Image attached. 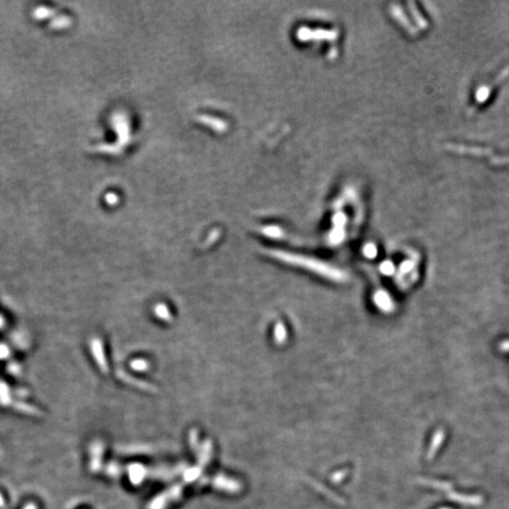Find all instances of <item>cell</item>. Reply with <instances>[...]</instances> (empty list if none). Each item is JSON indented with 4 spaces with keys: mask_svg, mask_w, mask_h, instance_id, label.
<instances>
[{
    "mask_svg": "<svg viewBox=\"0 0 509 509\" xmlns=\"http://www.w3.org/2000/svg\"><path fill=\"white\" fill-rule=\"evenodd\" d=\"M273 254H275V257L282 259V261H285L288 263H293V264H295V265H301V267L309 269V270L318 274V275L327 277V278L335 279V281H341V279H343V277H344L343 274H342L339 270H337V269L328 267V265L323 264V263L313 261V259H308V258H304V257L294 256V254H284V253H277V251H273Z\"/></svg>",
    "mask_w": 509,
    "mask_h": 509,
    "instance_id": "obj_1",
    "label": "cell"
},
{
    "mask_svg": "<svg viewBox=\"0 0 509 509\" xmlns=\"http://www.w3.org/2000/svg\"><path fill=\"white\" fill-rule=\"evenodd\" d=\"M112 125L116 129L118 135V141L116 145L110 146V145H100L98 146L97 150L100 152H110V154H117V150H120L121 148L125 146V144L129 141L130 135H129V121L126 120V118L123 115H115V117H112Z\"/></svg>",
    "mask_w": 509,
    "mask_h": 509,
    "instance_id": "obj_2",
    "label": "cell"
},
{
    "mask_svg": "<svg viewBox=\"0 0 509 509\" xmlns=\"http://www.w3.org/2000/svg\"><path fill=\"white\" fill-rule=\"evenodd\" d=\"M447 495H448V497L451 500V501L460 503V505L480 506L483 503L482 496H480V495H462V494H459V493H456V491H452V490L449 491V493H447Z\"/></svg>",
    "mask_w": 509,
    "mask_h": 509,
    "instance_id": "obj_3",
    "label": "cell"
},
{
    "mask_svg": "<svg viewBox=\"0 0 509 509\" xmlns=\"http://www.w3.org/2000/svg\"><path fill=\"white\" fill-rule=\"evenodd\" d=\"M70 24H71L70 18H67V17H64V16L57 17V18H55L52 21H51V26H52L53 28H58V30L67 27Z\"/></svg>",
    "mask_w": 509,
    "mask_h": 509,
    "instance_id": "obj_4",
    "label": "cell"
},
{
    "mask_svg": "<svg viewBox=\"0 0 509 509\" xmlns=\"http://www.w3.org/2000/svg\"><path fill=\"white\" fill-rule=\"evenodd\" d=\"M33 14H35L36 18L45 19V18H49V17L52 16L53 11L51 10V8H47V7H38V8H36L35 13Z\"/></svg>",
    "mask_w": 509,
    "mask_h": 509,
    "instance_id": "obj_5",
    "label": "cell"
},
{
    "mask_svg": "<svg viewBox=\"0 0 509 509\" xmlns=\"http://www.w3.org/2000/svg\"><path fill=\"white\" fill-rule=\"evenodd\" d=\"M117 196H116L115 194H107L106 195V202L107 204H115V203H117Z\"/></svg>",
    "mask_w": 509,
    "mask_h": 509,
    "instance_id": "obj_6",
    "label": "cell"
},
{
    "mask_svg": "<svg viewBox=\"0 0 509 509\" xmlns=\"http://www.w3.org/2000/svg\"><path fill=\"white\" fill-rule=\"evenodd\" d=\"M282 333H283V335H284L285 330H284V327L282 328V325L279 324L278 327H277V332H276V337H277V339H278V341H282V339H283Z\"/></svg>",
    "mask_w": 509,
    "mask_h": 509,
    "instance_id": "obj_7",
    "label": "cell"
},
{
    "mask_svg": "<svg viewBox=\"0 0 509 509\" xmlns=\"http://www.w3.org/2000/svg\"><path fill=\"white\" fill-rule=\"evenodd\" d=\"M441 509H450V508H441Z\"/></svg>",
    "mask_w": 509,
    "mask_h": 509,
    "instance_id": "obj_8",
    "label": "cell"
}]
</instances>
